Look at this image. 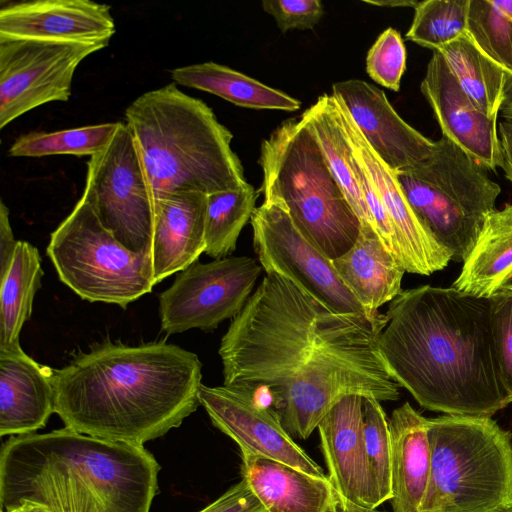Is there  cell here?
<instances>
[{
	"label": "cell",
	"mask_w": 512,
	"mask_h": 512,
	"mask_svg": "<svg viewBox=\"0 0 512 512\" xmlns=\"http://www.w3.org/2000/svg\"><path fill=\"white\" fill-rule=\"evenodd\" d=\"M329 512H347V511H344L342 509H340L339 507H337L336 509H333ZM349 512H387V511H380V510H377V509H365V508H360V509H355L353 511H349Z\"/></svg>",
	"instance_id": "f6af8a7d"
},
{
	"label": "cell",
	"mask_w": 512,
	"mask_h": 512,
	"mask_svg": "<svg viewBox=\"0 0 512 512\" xmlns=\"http://www.w3.org/2000/svg\"><path fill=\"white\" fill-rule=\"evenodd\" d=\"M159 471L144 446L67 427L10 436L0 451V511L150 512Z\"/></svg>",
	"instance_id": "277c9868"
},
{
	"label": "cell",
	"mask_w": 512,
	"mask_h": 512,
	"mask_svg": "<svg viewBox=\"0 0 512 512\" xmlns=\"http://www.w3.org/2000/svg\"><path fill=\"white\" fill-rule=\"evenodd\" d=\"M498 133L503 156L501 169L504 171L506 179L512 183V127L501 122L498 125Z\"/></svg>",
	"instance_id": "ab89813d"
},
{
	"label": "cell",
	"mask_w": 512,
	"mask_h": 512,
	"mask_svg": "<svg viewBox=\"0 0 512 512\" xmlns=\"http://www.w3.org/2000/svg\"><path fill=\"white\" fill-rule=\"evenodd\" d=\"M364 2L371 4V5L373 4L376 6L389 7V8H394V7L415 8V6L418 4L419 1H414V0H380V1L371 0V1H368V0H365Z\"/></svg>",
	"instance_id": "b9f144b4"
},
{
	"label": "cell",
	"mask_w": 512,
	"mask_h": 512,
	"mask_svg": "<svg viewBox=\"0 0 512 512\" xmlns=\"http://www.w3.org/2000/svg\"><path fill=\"white\" fill-rule=\"evenodd\" d=\"M366 70L376 83L399 91L406 70V48L397 30L389 27L379 35L368 51Z\"/></svg>",
	"instance_id": "e575fe53"
},
{
	"label": "cell",
	"mask_w": 512,
	"mask_h": 512,
	"mask_svg": "<svg viewBox=\"0 0 512 512\" xmlns=\"http://www.w3.org/2000/svg\"><path fill=\"white\" fill-rule=\"evenodd\" d=\"M199 403L213 425L241 452L271 458L316 477H328L285 430L277 410L254 391L201 384Z\"/></svg>",
	"instance_id": "5bb4252c"
},
{
	"label": "cell",
	"mask_w": 512,
	"mask_h": 512,
	"mask_svg": "<svg viewBox=\"0 0 512 512\" xmlns=\"http://www.w3.org/2000/svg\"><path fill=\"white\" fill-rule=\"evenodd\" d=\"M493 4L505 15L512 18V0H492Z\"/></svg>",
	"instance_id": "7bdbcfd3"
},
{
	"label": "cell",
	"mask_w": 512,
	"mask_h": 512,
	"mask_svg": "<svg viewBox=\"0 0 512 512\" xmlns=\"http://www.w3.org/2000/svg\"><path fill=\"white\" fill-rule=\"evenodd\" d=\"M430 475L419 512L512 509V434L491 417L429 420Z\"/></svg>",
	"instance_id": "52a82bcc"
},
{
	"label": "cell",
	"mask_w": 512,
	"mask_h": 512,
	"mask_svg": "<svg viewBox=\"0 0 512 512\" xmlns=\"http://www.w3.org/2000/svg\"><path fill=\"white\" fill-rule=\"evenodd\" d=\"M248 256L198 260L180 271L159 295L161 329L168 335L197 328L205 332L240 313L261 274Z\"/></svg>",
	"instance_id": "8fae6325"
},
{
	"label": "cell",
	"mask_w": 512,
	"mask_h": 512,
	"mask_svg": "<svg viewBox=\"0 0 512 512\" xmlns=\"http://www.w3.org/2000/svg\"><path fill=\"white\" fill-rule=\"evenodd\" d=\"M436 51L462 90L486 115L497 119L511 73L485 55L466 32Z\"/></svg>",
	"instance_id": "83f0119b"
},
{
	"label": "cell",
	"mask_w": 512,
	"mask_h": 512,
	"mask_svg": "<svg viewBox=\"0 0 512 512\" xmlns=\"http://www.w3.org/2000/svg\"><path fill=\"white\" fill-rule=\"evenodd\" d=\"M466 33L485 55L512 74V18L492 0H469Z\"/></svg>",
	"instance_id": "d6a6232c"
},
{
	"label": "cell",
	"mask_w": 512,
	"mask_h": 512,
	"mask_svg": "<svg viewBox=\"0 0 512 512\" xmlns=\"http://www.w3.org/2000/svg\"><path fill=\"white\" fill-rule=\"evenodd\" d=\"M119 122L102 123L54 132H31L11 145L10 157H42L50 155L93 156L113 139Z\"/></svg>",
	"instance_id": "4dcf8cb0"
},
{
	"label": "cell",
	"mask_w": 512,
	"mask_h": 512,
	"mask_svg": "<svg viewBox=\"0 0 512 512\" xmlns=\"http://www.w3.org/2000/svg\"><path fill=\"white\" fill-rule=\"evenodd\" d=\"M489 300L499 374L512 403V284L501 288Z\"/></svg>",
	"instance_id": "d590c367"
},
{
	"label": "cell",
	"mask_w": 512,
	"mask_h": 512,
	"mask_svg": "<svg viewBox=\"0 0 512 512\" xmlns=\"http://www.w3.org/2000/svg\"><path fill=\"white\" fill-rule=\"evenodd\" d=\"M44 272L35 246L18 241L13 262L0 280V350L20 348L19 336L30 319Z\"/></svg>",
	"instance_id": "f1b7e54d"
},
{
	"label": "cell",
	"mask_w": 512,
	"mask_h": 512,
	"mask_svg": "<svg viewBox=\"0 0 512 512\" xmlns=\"http://www.w3.org/2000/svg\"><path fill=\"white\" fill-rule=\"evenodd\" d=\"M334 100L353 152L368 173L391 221L399 263L406 272L425 276L444 269L452 260L451 254L416 215L396 174L369 146L345 107Z\"/></svg>",
	"instance_id": "9a60e30c"
},
{
	"label": "cell",
	"mask_w": 512,
	"mask_h": 512,
	"mask_svg": "<svg viewBox=\"0 0 512 512\" xmlns=\"http://www.w3.org/2000/svg\"><path fill=\"white\" fill-rule=\"evenodd\" d=\"M396 177L422 223L453 261L463 262L501 193L488 170L442 136L423 165Z\"/></svg>",
	"instance_id": "ba28073f"
},
{
	"label": "cell",
	"mask_w": 512,
	"mask_h": 512,
	"mask_svg": "<svg viewBox=\"0 0 512 512\" xmlns=\"http://www.w3.org/2000/svg\"><path fill=\"white\" fill-rule=\"evenodd\" d=\"M125 118L155 200L183 192L209 195L248 184L231 148L232 133L205 102L174 83L139 96L125 110Z\"/></svg>",
	"instance_id": "5b68a950"
},
{
	"label": "cell",
	"mask_w": 512,
	"mask_h": 512,
	"mask_svg": "<svg viewBox=\"0 0 512 512\" xmlns=\"http://www.w3.org/2000/svg\"><path fill=\"white\" fill-rule=\"evenodd\" d=\"M429 420L409 402L389 418L393 512H419L430 475Z\"/></svg>",
	"instance_id": "603a6c76"
},
{
	"label": "cell",
	"mask_w": 512,
	"mask_h": 512,
	"mask_svg": "<svg viewBox=\"0 0 512 512\" xmlns=\"http://www.w3.org/2000/svg\"><path fill=\"white\" fill-rule=\"evenodd\" d=\"M201 371L198 356L175 344L106 340L53 369L55 413L79 433L144 446L196 411Z\"/></svg>",
	"instance_id": "3957f363"
},
{
	"label": "cell",
	"mask_w": 512,
	"mask_h": 512,
	"mask_svg": "<svg viewBox=\"0 0 512 512\" xmlns=\"http://www.w3.org/2000/svg\"><path fill=\"white\" fill-rule=\"evenodd\" d=\"M0 512H2V511H0ZM9 512H16V511L13 510V511H9Z\"/></svg>",
	"instance_id": "7dc6e473"
},
{
	"label": "cell",
	"mask_w": 512,
	"mask_h": 512,
	"mask_svg": "<svg viewBox=\"0 0 512 512\" xmlns=\"http://www.w3.org/2000/svg\"><path fill=\"white\" fill-rule=\"evenodd\" d=\"M332 263L368 318L377 316L378 308L402 292L406 271L373 227L361 226L355 244Z\"/></svg>",
	"instance_id": "cb8c5ba5"
},
{
	"label": "cell",
	"mask_w": 512,
	"mask_h": 512,
	"mask_svg": "<svg viewBox=\"0 0 512 512\" xmlns=\"http://www.w3.org/2000/svg\"><path fill=\"white\" fill-rule=\"evenodd\" d=\"M320 447L344 511L380 506L366 451L363 397H342L318 424Z\"/></svg>",
	"instance_id": "2e32d148"
},
{
	"label": "cell",
	"mask_w": 512,
	"mask_h": 512,
	"mask_svg": "<svg viewBox=\"0 0 512 512\" xmlns=\"http://www.w3.org/2000/svg\"><path fill=\"white\" fill-rule=\"evenodd\" d=\"M107 46L0 39V129L38 106L68 101L76 68Z\"/></svg>",
	"instance_id": "7c38bea8"
},
{
	"label": "cell",
	"mask_w": 512,
	"mask_h": 512,
	"mask_svg": "<svg viewBox=\"0 0 512 512\" xmlns=\"http://www.w3.org/2000/svg\"><path fill=\"white\" fill-rule=\"evenodd\" d=\"M82 197L102 226L135 253H150L155 198L129 127L119 122L111 142L87 162Z\"/></svg>",
	"instance_id": "30bf717a"
},
{
	"label": "cell",
	"mask_w": 512,
	"mask_h": 512,
	"mask_svg": "<svg viewBox=\"0 0 512 512\" xmlns=\"http://www.w3.org/2000/svg\"><path fill=\"white\" fill-rule=\"evenodd\" d=\"M241 458L242 478L266 512H329L339 506L328 477L247 452H241Z\"/></svg>",
	"instance_id": "7402d4cb"
},
{
	"label": "cell",
	"mask_w": 512,
	"mask_h": 512,
	"mask_svg": "<svg viewBox=\"0 0 512 512\" xmlns=\"http://www.w3.org/2000/svg\"><path fill=\"white\" fill-rule=\"evenodd\" d=\"M53 369L23 349L0 350V436L35 433L55 413Z\"/></svg>",
	"instance_id": "ffe728a7"
},
{
	"label": "cell",
	"mask_w": 512,
	"mask_h": 512,
	"mask_svg": "<svg viewBox=\"0 0 512 512\" xmlns=\"http://www.w3.org/2000/svg\"><path fill=\"white\" fill-rule=\"evenodd\" d=\"M386 314H341L290 280L266 273L221 339L226 386L270 403L285 430L307 439L342 397L399 398L379 349Z\"/></svg>",
	"instance_id": "6da1fadb"
},
{
	"label": "cell",
	"mask_w": 512,
	"mask_h": 512,
	"mask_svg": "<svg viewBox=\"0 0 512 512\" xmlns=\"http://www.w3.org/2000/svg\"><path fill=\"white\" fill-rule=\"evenodd\" d=\"M207 195L174 193L155 200L151 258L155 284L186 269L205 252Z\"/></svg>",
	"instance_id": "44dd1931"
},
{
	"label": "cell",
	"mask_w": 512,
	"mask_h": 512,
	"mask_svg": "<svg viewBox=\"0 0 512 512\" xmlns=\"http://www.w3.org/2000/svg\"><path fill=\"white\" fill-rule=\"evenodd\" d=\"M111 7L90 0H35L0 9V39L109 44Z\"/></svg>",
	"instance_id": "d6986e66"
},
{
	"label": "cell",
	"mask_w": 512,
	"mask_h": 512,
	"mask_svg": "<svg viewBox=\"0 0 512 512\" xmlns=\"http://www.w3.org/2000/svg\"><path fill=\"white\" fill-rule=\"evenodd\" d=\"M469 0H424L414 8L406 38L437 50L466 32Z\"/></svg>",
	"instance_id": "1f68e13d"
},
{
	"label": "cell",
	"mask_w": 512,
	"mask_h": 512,
	"mask_svg": "<svg viewBox=\"0 0 512 512\" xmlns=\"http://www.w3.org/2000/svg\"><path fill=\"white\" fill-rule=\"evenodd\" d=\"M300 118L317 140L329 170L343 190L361 226L374 228L356 179V159L342 127L334 97L328 94L320 96Z\"/></svg>",
	"instance_id": "484cf974"
},
{
	"label": "cell",
	"mask_w": 512,
	"mask_h": 512,
	"mask_svg": "<svg viewBox=\"0 0 512 512\" xmlns=\"http://www.w3.org/2000/svg\"><path fill=\"white\" fill-rule=\"evenodd\" d=\"M198 512H266V509L242 478Z\"/></svg>",
	"instance_id": "74e56055"
},
{
	"label": "cell",
	"mask_w": 512,
	"mask_h": 512,
	"mask_svg": "<svg viewBox=\"0 0 512 512\" xmlns=\"http://www.w3.org/2000/svg\"><path fill=\"white\" fill-rule=\"evenodd\" d=\"M257 198L258 192L249 183L236 190L207 195L204 253L220 259L235 250L241 230L256 209Z\"/></svg>",
	"instance_id": "f546056e"
},
{
	"label": "cell",
	"mask_w": 512,
	"mask_h": 512,
	"mask_svg": "<svg viewBox=\"0 0 512 512\" xmlns=\"http://www.w3.org/2000/svg\"><path fill=\"white\" fill-rule=\"evenodd\" d=\"M262 7L275 19L282 33L290 29H312L324 15L319 0H264Z\"/></svg>",
	"instance_id": "8d00e7d4"
},
{
	"label": "cell",
	"mask_w": 512,
	"mask_h": 512,
	"mask_svg": "<svg viewBox=\"0 0 512 512\" xmlns=\"http://www.w3.org/2000/svg\"><path fill=\"white\" fill-rule=\"evenodd\" d=\"M171 78L179 85L214 94L241 107L296 111L301 106L299 100L215 62L175 68Z\"/></svg>",
	"instance_id": "4316f807"
},
{
	"label": "cell",
	"mask_w": 512,
	"mask_h": 512,
	"mask_svg": "<svg viewBox=\"0 0 512 512\" xmlns=\"http://www.w3.org/2000/svg\"><path fill=\"white\" fill-rule=\"evenodd\" d=\"M364 437L379 504L392 498L389 419L374 398H363Z\"/></svg>",
	"instance_id": "836d02e7"
},
{
	"label": "cell",
	"mask_w": 512,
	"mask_h": 512,
	"mask_svg": "<svg viewBox=\"0 0 512 512\" xmlns=\"http://www.w3.org/2000/svg\"><path fill=\"white\" fill-rule=\"evenodd\" d=\"M499 115L504 119L505 123L512 127V74L504 92V99L500 106Z\"/></svg>",
	"instance_id": "60d3db41"
},
{
	"label": "cell",
	"mask_w": 512,
	"mask_h": 512,
	"mask_svg": "<svg viewBox=\"0 0 512 512\" xmlns=\"http://www.w3.org/2000/svg\"><path fill=\"white\" fill-rule=\"evenodd\" d=\"M259 164L264 201L285 208L323 255L334 260L355 244L361 222L301 118L282 122L262 142Z\"/></svg>",
	"instance_id": "8992f818"
},
{
	"label": "cell",
	"mask_w": 512,
	"mask_h": 512,
	"mask_svg": "<svg viewBox=\"0 0 512 512\" xmlns=\"http://www.w3.org/2000/svg\"><path fill=\"white\" fill-rule=\"evenodd\" d=\"M18 241L14 238L9 221V210L5 203L0 202V280L9 271Z\"/></svg>",
	"instance_id": "f35d334b"
},
{
	"label": "cell",
	"mask_w": 512,
	"mask_h": 512,
	"mask_svg": "<svg viewBox=\"0 0 512 512\" xmlns=\"http://www.w3.org/2000/svg\"><path fill=\"white\" fill-rule=\"evenodd\" d=\"M385 314L382 358L420 406L491 417L510 404L498 369L489 298L424 285L402 291Z\"/></svg>",
	"instance_id": "7a4b0ae2"
},
{
	"label": "cell",
	"mask_w": 512,
	"mask_h": 512,
	"mask_svg": "<svg viewBox=\"0 0 512 512\" xmlns=\"http://www.w3.org/2000/svg\"><path fill=\"white\" fill-rule=\"evenodd\" d=\"M250 222L254 250L266 273L290 280L333 312L365 315L332 260L301 234L285 208L263 201Z\"/></svg>",
	"instance_id": "4fadbf2b"
},
{
	"label": "cell",
	"mask_w": 512,
	"mask_h": 512,
	"mask_svg": "<svg viewBox=\"0 0 512 512\" xmlns=\"http://www.w3.org/2000/svg\"><path fill=\"white\" fill-rule=\"evenodd\" d=\"M14 511H16V512H48V511H46L38 506H34V505H24L22 507L15 509Z\"/></svg>",
	"instance_id": "ee69618b"
},
{
	"label": "cell",
	"mask_w": 512,
	"mask_h": 512,
	"mask_svg": "<svg viewBox=\"0 0 512 512\" xmlns=\"http://www.w3.org/2000/svg\"><path fill=\"white\" fill-rule=\"evenodd\" d=\"M512 282V203L490 212L452 287L490 298Z\"/></svg>",
	"instance_id": "d4e9b609"
},
{
	"label": "cell",
	"mask_w": 512,
	"mask_h": 512,
	"mask_svg": "<svg viewBox=\"0 0 512 512\" xmlns=\"http://www.w3.org/2000/svg\"><path fill=\"white\" fill-rule=\"evenodd\" d=\"M46 251L60 280L89 302L125 309L156 285L151 254L123 246L83 197L51 233Z\"/></svg>",
	"instance_id": "9c48e42d"
},
{
	"label": "cell",
	"mask_w": 512,
	"mask_h": 512,
	"mask_svg": "<svg viewBox=\"0 0 512 512\" xmlns=\"http://www.w3.org/2000/svg\"><path fill=\"white\" fill-rule=\"evenodd\" d=\"M505 512H512V509H510V510H507V511H505Z\"/></svg>",
	"instance_id": "bcb514c9"
},
{
	"label": "cell",
	"mask_w": 512,
	"mask_h": 512,
	"mask_svg": "<svg viewBox=\"0 0 512 512\" xmlns=\"http://www.w3.org/2000/svg\"><path fill=\"white\" fill-rule=\"evenodd\" d=\"M420 90L447 137L488 171L503 162L497 119L486 115L462 90L443 56L436 50L427 65Z\"/></svg>",
	"instance_id": "ac0fdd59"
},
{
	"label": "cell",
	"mask_w": 512,
	"mask_h": 512,
	"mask_svg": "<svg viewBox=\"0 0 512 512\" xmlns=\"http://www.w3.org/2000/svg\"><path fill=\"white\" fill-rule=\"evenodd\" d=\"M333 97L357 125L381 161L395 174L418 169L432 155V141L406 123L383 90L357 79L333 84Z\"/></svg>",
	"instance_id": "e0dca14e"
}]
</instances>
